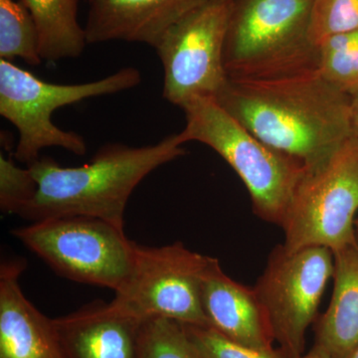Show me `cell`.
<instances>
[{
    "mask_svg": "<svg viewBox=\"0 0 358 358\" xmlns=\"http://www.w3.org/2000/svg\"><path fill=\"white\" fill-rule=\"evenodd\" d=\"M215 99L257 138L306 167L324 162L352 134V96L317 70L272 79L228 77Z\"/></svg>",
    "mask_w": 358,
    "mask_h": 358,
    "instance_id": "obj_1",
    "label": "cell"
},
{
    "mask_svg": "<svg viewBox=\"0 0 358 358\" xmlns=\"http://www.w3.org/2000/svg\"><path fill=\"white\" fill-rule=\"evenodd\" d=\"M185 143L180 133L145 147L109 143L88 164L75 167L41 157L27 166L38 185L36 195L17 216L31 222L90 216L124 229V212L131 193L148 174L185 155Z\"/></svg>",
    "mask_w": 358,
    "mask_h": 358,
    "instance_id": "obj_2",
    "label": "cell"
},
{
    "mask_svg": "<svg viewBox=\"0 0 358 358\" xmlns=\"http://www.w3.org/2000/svg\"><path fill=\"white\" fill-rule=\"evenodd\" d=\"M181 109L185 143L199 141L217 152L246 186L254 213L281 227L306 166L257 138L215 98H196Z\"/></svg>",
    "mask_w": 358,
    "mask_h": 358,
    "instance_id": "obj_3",
    "label": "cell"
},
{
    "mask_svg": "<svg viewBox=\"0 0 358 358\" xmlns=\"http://www.w3.org/2000/svg\"><path fill=\"white\" fill-rule=\"evenodd\" d=\"M313 0H233L224 47L227 77L272 79L317 70Z\"/></svg>",
    "mask_w": 358,
    "mask_h": 358,
    "instance_id": "obj_4",
    "label": "cell"
},
{
    "mask_svg": "<svg viewBox=\"0 0 358 358\" xmlns=\"http://www.w3.org/2000/svg\"><path fill=\"white\" fill-rule=\"evenodd\" d=\"M141 82V71L124 67L109 76L82 84L45 82L10 61L0 59V115L18 131L14 157L30 166L47 148H61L84 155L87 143L75 131H64L52 122L59 108L86 100L121 93Z\"/></svg>",
    "mask_w": 358,
    "mask_h": 358,
    "instance_id": "obj_5",
    "label": "cell"
},
{
    "mask_svg": "<svg viewBox=\"0 0 358 358\" xmlns=\"http://www.w3.org/2000/svg\"><path fill=\"white\" fill-rule=\"evenodd\" d=\"M358 138L350 136L324 162L306 167L281 228L288 252L322 246L336 252L355 243Z\"/></svg>",
    "mask_w": 358,
    "mask_h": 358,
    "instance_id": "obj_6",
    "label": "cell"
},
{
    "mask_svg": "<svg viewBox=\"0 0 358 358\" xmlns=\"http://www.w3.org/2000/svg\"><path fill=\"white\" fill-rule=\"evenodd\" d=\"M59 275L117 292L131 274L136 242L124 229L90 216H61L11 231Z\"/></svg>",
    "mask_w": 358,
    "mask_h": 358,
    "instance_id": "obj_7",
    "label": "cell"
},
{
    "mask_svg": "<svg viewBox=\"0 0 358 358\" xmlns=\"http://www.w3.org/2000/svg\"><path fill=\"white\" fill-rule=\"evenodd\" d=\"M334 273V253L327 247L288 252L281 244L268 255L254 289L274 343L287 358H299L306 352L308 327L317 319L320 301Z\"/></svg>",
    "mask_w": 358,
    "mask_h": 358,
    "instance_id": "obj_8",
    "label": "cell"
},
{
    "mask_svg": "<svg viewBox=\"0 0 358 358\" xmlns=\"http://www.w3.org/2000/svg\"><path fill=\"white\" fill-rule=\"evenodd\" d=\"M208 260L209 256L181 242L160 247L136 244L131 274L115 292L112 303L141 322L166 319L208 326L201 301Z\"/></svg>",
    "mask_w": 358,
    "mask_h": 358,
    "instance_id": "obj_9",
    "label": "cell"
},
{
    "mask_svg": "<svg viewBox=\"0 0 358 358\" xmlns=\"http://www.w3.org/2000/svg\"><path fill=\"white\" fill-rule=\"evenodd\" d=\"M233 0H208L171 26L155 45L162 69V96L182 108L215 98L227 81L224 47Z\"/></svg>",
    "mask_w": 358,
    "mask_h": 358,
    "instance_id": "obj_10",
    "label": "cell"
},
{
    "mask_svg": "<svg viewBox=\"0 0 358 358\" xmlns=\"http://www.w3.org/2000/svg\"><path fill=\"white\" fill-rule=\"evenodd\" d=\"M53 322L64 358H140L145 322L112 301H93Z\"/></svg>",
    "mask_w": 358,
    "mask_h": 358,
    "instance_id": "obj_11",
    "label": "cell"
},
{
    "mask_svg": "<svg viewBox=\"0 0 358 358\" xmlns=\"http://www.w3.org/2000/svg\"><path fill=\"white\" fill-rule=\"evenodd\" d=\"M22 258L0 264V358H64L53 319L26 298Z\"/></svg>",
    "mask_w": 358,
    "mask_h": 358,
    "instance_id": "obj_12",
    "label": "cell"
},
{
    "mask_svg": "<svg viewBox=\"0 0 358 358\" xmlns=\"http://www.w3.org/2000/svg\"><path fill=\"white\" fill-rule=\"evenodd\" d=\"M208 0H90L88 44L136 42L154 47L167 29Z\"/></svg>",
    "mask_w": 358,
    "mask_h": 358,
    "instance_id": "obj_13",
    "label": "cell"
},
{
    "mask_svg": "<svg viewBox=\"0 0 358 358\" xmlns=\"http://www.w3.org/2000/svg\"><path fill=\"white\" fill-rule=\"evenodd\" d=\"M201 301L208 327L241 345L274 350L267 315L255 289L234 281L212 257L205 270Z\"/></svg>",
    "mask_w": 358,
    "mask_h": 358,
    "instance_id": "obj_14",
    "label": "cell"
},
{
    "mask_svg": "<svg viewBox=\"0 0 358 358\" xmlns=\"http://www.w3.org/2000/svg\"><path fill=\"white\" fill-rule=\"evenodd\" d=\"M334 257L333 296L315 320V343L334 358H345L358 345V240Z\"/></svg>",
    "mask_w": 358,
    "mask_h": 358,
    "instance_id": "obj_15",
    "label": "cell"
},
{
    "mask_svg": "<svg viewBox=\"0 0 358 358\" xmlns=\"http://www.w3.org/2000/svg\"><path fill=\"white\" fill-rule=\"evenodd\" d=\"M31 14L42 60L55 62L82 55L87 41L78 20L80 0H17Z\"/></svg>",
    "mask_w": 358,
    "mask_h": 358,
    "instance_id": "obj_16",
    "label": "cell"
},
{
    "mask_svg": "<svg viewBox=\"0 0 358 358\" xmlns=\"http://www.w3.org/2000/svg\"><path fill=\"white\" fill-rule=\"evenodd\" d=\"M0 58H20L31 66L43 61L34 20L17 0H0Z\"/></svg>",
    "mask_w": 358,
    "mask_h": 358,
    "instance_id": "obj_17",
    "label": "cell"
},
{
    "mask_svg": "<svg viewBox=\"0 0 358 358\" xmlns=\"http://www.w3.org/2000/svg\"><path fill=\"white\" fill-rule=\"evenodd\" d=\"M317 48L320 76L345 95L357 94L358 30L331 35Z\"/></svg>",
    "mask_w": 358,
    "mask_h": 358,
    "instance_id": "obj_18",
    "label": "cell"
},
{
    "mask_svg": "<svg viewBox=\"0 0 358 358\" xmlns=\"http://www.w3.org/2000/svg\"><path fill=\"white\" fill-rule=\"evenodd\" d=\"M140 358H201L185 333L174 320L155 319L143 322Z\"/></svg>",
    "mask_w": 358,
    "mask_h": 358,
    "instance_id": "obj_19",
    "label": "cell"
},
{
    "mask_svg": "<svg viewBox=\"0 0 358 358\" xmlns=\"http://www.w3.org/2000/svg\"><path fill=\"white\" fill-rule=\"evenodd\" d=\"M358 30V0H313L310 41L317 46L331 35Z\"/></svg>",
    "mask_w": 358,
    "mask_h": 358,
    "instance_id": "obj_20",
    "label": "cell"
},
{
    "mask_svg": "<svg viewBox=\"0 0 358 358\" xmlns=\"http://www.w3.org/2000/svg\"><path fill=\"white\" fill-rule=\"evenodd\" d=\"M182 326L201 358H287L278 348L256 350L226 338L211 327Z\"/></svg>",
    "mask_w": 358,
    "mask_h": 358,
    "instance_id": "obj_21",
    "label": "cell"
},
{
    "mask_svg": "<svg viewBox=\"0 0 358 358\" xmlns=\"http://www.w3.org/2000/svg\"><path fill=\"white\" fill-rule=\"evenodd\" d=\"M36 180L29 167H20L11 157L0 155V207L7 214L17 215L37 192Z\"/></svg>",
    "mask_w": 358,
    "mask_h": 358,
    "instance_id": "obj_22",
    "label": "cell"
},
{
    "mask_svg": "<svg viewBox=\"0 0 358 358\" xmlns=\"http://www.w3.org/2000/svg\"><path fill=\"white\" fill-rule=\"evenodd\" d=\"M350 129L352 134L358 138V93L352 96L350 103Z\"/></svg>",
    "mask_w": 358,
    "mask_h": 358,
    "instance_id": "obj_23",
    "label": "cell"
},
{
    "mask_svg": "<svg viewBox=\"0 0 358 358\" xmlns=\"http://www.w3.org/2000/svg\"><path fill=\"white\" fill-rule=\"evenodd\" d=\"M299 358H334L329 355V352L324 350L322 346L317 345V343H313V348L308 350V352L303 353L301 357Z\"/></svg>",
    "mask_w": 358,
    "mask_h": 358,
    "instance_id": "obj_24",
    "label": "cell"
},
{
    "mask_svg": "<svg viewBox=\"0 0 358 358\" xmlns=\"http://www.w3.org/2000/svg\"><path fill=\"white\" fill-rule=\"evenodd\" d=\"M345 358H358V345Z\"/></svg>",
    "mask_w": 358,
    "mask_h": 358,
    "instance_id": "obj_25",
    "label": "cell"
},
{
    "mask_svg": "<svg viewBox=\"0 0 358 358\" xmlns=\"http://www.w3.org/2000/svg\"><path fill=\"white\" fill-rule=\"evenodd\" d=\"M355 229H357V235H358V218L355 220Z\"/></svg>",
    "mask_w": 358,
    "mask_h": 358,
    "instance_id": "obj_26",
    "label": "cell"
},
{
    "mask_svg": "<svg viewBox=\"0 0 358 358\" xmlns=\"http://www.w3.org/2000/svg\"><path fill=\"white\" fill-rule=\"evenodd\" d=\"M88 1H90V0H88Z\"/></svg>",
    "mask_w": 358,
    "mask_h": 358,
    "instance_id": "obj_27",
    "label": "cell"
}]
</instances>
